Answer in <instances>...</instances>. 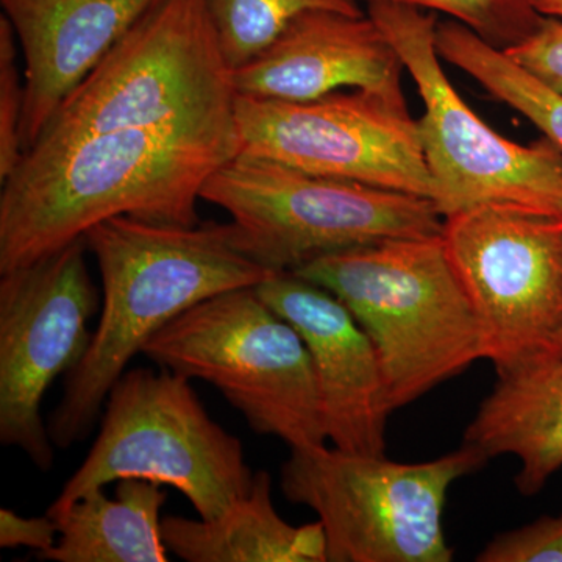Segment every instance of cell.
Wrapping results in <instances>:
<instances>
[{"label":"cell","instance_id":"277c9868","mask_svg":"<svg viewBox=\"0 0 562 562\" xmlns=\"http://www.w3.org/2000/svg\"><path fill=\"white\" fill-rule=\"evenodd\" d=\"M236 95L206 0H158L35 144L131 128L238 132Z\"/></svg>","mask_w":562,"mask_h":562},{"label":"cell","instance_id":"4316f807","mask_svg":"<svg viewBox=\"0 0 562 562\" xmlns=\"http://www.w3.org/2000/svg\"><path fill=\"white\" fill-rule=\"evenodd\" d=\"M557 355H561V357H562V330L560 333V336H558V339H557Z\"/></svg>","mask_w":562,"mask_h":562},{"label":"cell","instance_id":"ac0fdd59","mask_svg":"<svg viewBox=\"0 0 562 562\" xmlns=\"http://www.w3.org/2000/svg\"><path fill=\"white\" fill-rule=\"evenodd\" d=\"M166 502L161 484L122 479L114 498L88 492L57 520L58 541L35 553L52 562H168L160 516Z\"/></svg>","mask_w":562,"mask_h":562},{"label":"cell","instance_id":"ffe728a7","mask_svg":"<svg viewBox=\"0 0 562 562\" xmlns=\"http://www.w3.org/2000/svg\"><path fill=\"white\" fill-rule=\"evenodd\" d=\"M232 70L257 58L295 18L310 10L362 14L358 0H206Z\"/></svg>","mask_w":562,"mask_h":562},{"label":"cell","instance_id":"7402d4cb","mask_svg":"<svg viewBox=\"0 0 562 562\" xmlns=\"http://www.w3.org/2000/svg\"><path fill=\"white\" fill-rule=\"evenodd\" d=\"M20 41L5 14L0 16V183L24 157L21 124L24 116L25 80L18 66Z\"/></svg>","mask_w":562,"mask_h":562},{"label":"cell","instance_id":"8992f818","mask_svg":"<svg viewBox=\"0 0 562 562\" xmlns=\"http://www.w3.org/2000/svg\"><path fill=\"white\" fill-rule=\"evenodd\" d=\"M202 201L231 214L235 246L271 272L384 239L439 235L443 225L428 199L246 154L206 180Z\"/></svg>","mask_w":562,"mask_h":562},{"label":"cell","instance_id":"9a60e30c","mask_svg":"<svg viewBox=\"0 0 562 562\" xmlns=\"http://www.w3.org/2000/svg\"><path fill=\"white\" fill-rule=\"evenodd\" d=\"M158 0H0L24 55L22 149Z\"/></svg>","mask_w":562,"mask_h":562},{"label":"cell","instance_id":"d6986e66","mask_svg":"<svg viewBox=\"0 0 562 562\" xmlns=\"http://www.w3.org/2000/svg\"><path fill=\"white\" fill-rule=\"evenodd\" d=\"M436 47L442 60L464 70L491 95L524 114L562 155L561 94L460 22H438Z\"/></svg>","mask_w":562,"mask_h":562},{"label":"cell","instance_id":"7c38bea8","mask_svg":"<svg viewBox=\"0 0 562 562\" xmlns=\"http://www.w3.org/2000/svg\"><path fill=\"white\" fill-rule=\"evenodd\" d=\"M235 111L239 154L432 202L419 124L408 105L351 90L306 102L238 94Z\"/></svg>","mask_w":562,"mask_h":562},{"label":"cell","instance_id":"ba28073f","mask_svg":"<svg viewBox=\"0 0 562 562\" xmlns=\"http://www.w3.org/2000/svg\"><path fill=\"white\" fill-rule=\"evenodd\" d=\"M487 460L460 450L425 462H397L322 446L294 447L280 490L317 514L328 562H450L443 508L454 482Z\"/></svg>","mask_w":562,"mask_h":562},{"label":"cell","instance_id":"3957f363","mask_svg":"<svg viewBox=\"0 0 562 562\" xmlns=\"http://www.w3.org/2000/svg\"><path fill=\"white\" fill-rule=\"evenodd\" d=\"M292 272L333 292L368 333L392 412L484 360L479 317L441 233L331 251Z\"/></svg>","mask_w":562,"mask_h":562},{"label":"cell","instance_id":"44dd1931","mask_svg":"<svg viewBox=\"0 0 562 562\" xmlns=\"http://www.w3.org/2000/svg\"><path fill=\"white\" fill-rule=\"evenodd\" d=\"M358 2H397L442 13L471 29L475 35L501 50L512 49L538 31L543 14L535 0H358Z\"/></svg>","mask_w":562,"mask_h":562},{"label":"cell","instance_id":"9c48e42d","mask_svg":"<svg viewBox=\"0 0 562 562\" xmlns=\"http://www.w3.org/2000/svg\"><path fill=\"white\" fill-rule=\"evenodd\" d=\"M368 14L397 49L424 102L417 124L439 214L513 203L562 216L561 151L546 136L528 146L503 138L464 102L436 47L438 14L397 2L368 3Z\"/></svg>","mask_w":562,"mask_h":562},{"label":"cell","instance_id":"e0dca14e","mask_svg":"<svg viewBox=\"0 0 562 562\" xmlns=\"http://www.w3.org/2000/svg\"><path fill=\"white\" fill-rule=\"evenodd\" d=\"M169 552L188 562H328L324 527H292L277 513L272 479L255 472L250 491L211 520L162 517Z\"/></svg>","mask_w":562,"mask_h":562},{"label":"cell","instance_id":"4fadbf2b","mask_svg":"<svg viewBox=\"0 0 562 562\" xmlns=\"http://www.w3.org/2000/svg\"><path fill=\"white\" fill-rule=\"evenodd\" d=\"M295 328L312 355L327 441L344 452H386L387 402L372 339L333 292L299 273L273 272L255 286Z\"/></svg>","mask_w":562,"mask_h":562},{"label":"cell","instance_id":"6da1fadb","mask_svg":"<svg viewBox=\"0 0 562 562\" xmlns=\"http://www.w3.org/2000/svg\"><path fill=\"white\" fill-rule=\"evenodd\" d=\"M241 151L238 132L131 128L35 144L0 192V273L116 216L201 224L206 180Z\"/></svg>","mask_w":562,"mask_h":562},{"label":"cell","instance_id":"8fae6325","mask_svg":"<svg viewBox=\"0 0 562 562\" xmlns=\"http://www.w3.org/2000/svg\"><path fill=\"white\" fill-rule=\"evenodd\" d=\"M83 238L31 265L0 273V442L40 469L54 464V442L41 416L44 395L91 346L101 292L88 269Z\"/></svg>","mask_w":562,"mask_h":562},{"label":"cell","instance_id":"603a6c76","mask_svg":"<svg viewBox=\"0 0 562 562\" xmlns=\"http://www.w3.org/2000/svg\"><path fill=\"white\" fill-rule=\"evenodd\" d=\"M479 562H562V513L501 532L484 547Z\"/></svg>","mask_w":562,"mask_h":562},{"label":"cell","instance_id":"2e32d148","mask_svg":"<svg viewBox=\"0 0 562 562\" xmlns=\"http://www.w3.org/2000/svg\"><path fill=\"white\" fill-rule=\"evenodd\" d=\"M497 379L462 443L486 460L516 458L514 483L532 497L562 469V357L550 355Z\"/></svg>","mask_w":562,"mask_h":562},{"label":"cell","instance_id":"d4e9b609","mask_svg":"<svg viewBox=\"0 0 562 562\" xmlns=\"http://www.w3.org/2000/svg\"><path fill=\"white\" fill-rule=\"evenodd\" d=\"M60 527L46 513L43 517L20 516L9 508L0 509V547L18 549L27 547L35 553L46 552L58 541Z\"/></svg>","mask_w":562,"mask_h":562},{"label":"cell","instance_id":"52a82bcc","mask_svg":"<svg viewBox=\"0 0 562 562\" xmlns=\"http://www.w3.org/2000/svg\"><path fill=\"white\" fill-rule=\"evenodd\" d=\"M143 355L216 387L258 435L276 436L291 449L327 442L308 347L255 288L199 302L158 331Z\"/></svg>","mask_w":562,"mask_h":562},{"label":"cell","instance_id":"484cf974","mask_svg":"<svg viewBox=\"0 0 562 562\" xmlns=\"http://www.w3.org/2000/svg\"><path fill=\"white\" fill-rule=\"evenodd\" d=\"M536 9L543 16L560 18L562 20V0H535Z\"/></svg>","mask_w":562,"mask_h":562},{"label":"cell","instance_id":"5bb4252c","mask_svg":"<svg viewBox=\"0 0 562 562\" xmlns=\"http://www.w3.org/2000/svg\"><path fill=\"white\" fill-rule=\"evenodd\" d=\"M401 55L369 14L310 10L257 58L233 70L239 95L306 102L350 90L406 105Z\"/></svg>","mask_w":562,"mask_h":562},{"label":"cell","instance_id":"7a4b0ae2","mask_svg":"<svg viewBox=\"0 0 562 562\" xmlns=\"http://www.w3.org/2000/svg\"><path fill=\"white\" fill-rule=\"evenodd\" d=\"M85 241L101 272L102 313L47 419L58 449L90 436L113 384L166 325L205 299L258 286L273 273L235 246L231 224L183 227L116 216L91 227Z\"/></svg>","mask_w":562,"mask_h":562},{"label":"cell","instance_id":"30bf717a","mask_svg":"<svg viewBox=\"0 0 562 562\" xmlns=\"http://www.w3.org/2000/svg\"><path fill=\"white\" fill-rule=\"evenodd\" d=\"M442 239L497 375L557 355L562 330V216L486 203L443 217Z\"/></svg>","mask_w":562,"mask_h":562},{"label":"cell","instance_id":"cb8c5ba5","mask_svg":"<svg viewBox=\"0 0 562 562\" xmlns=\"http://www.w3.org/2000/svg\"><path fill=\"white\" fill-rule=\"evenodd\" d=\"M517 65L562 95V20L546 16L538 31L505 50Z\"/></svg>","mask_w":562,"mask_h":562},{"label":"cell","instance_id":"5b68a950","mask_svg":"<svg viewBox=\"0 0 562 562\" xmlns=\"http://www.w3.org/2000/svg\"><path fill=\"white\" fill-rule=\"evenodd\" d=\"M190 382L166 369L122 373L98 438L47 514L58 519L88 492L122 479L176 487L205 520L247 495L255 473L243 442L213 420Z\"/></svg>","mask_w":562,"mask_h":562}]
</instances>
